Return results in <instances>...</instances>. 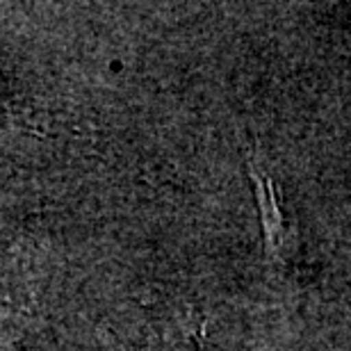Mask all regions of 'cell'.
<instances>
[{
	"mask_svg": "<svg viewBox=\"0 0 351 351\" xmlns=\"http://www.w3.org/2000/svg\"><path fill=\"white\" fill-rule=\"evenodd\" d=\"M251 176H254V180H256V196L263 208V226H265L267 242H269V249L276 247V251H278L280 244H283V215H280L271 180L258 169H254Z\"/></svg>",
	"mask_w": 351,
	"mask_h": 351,
	"instance_id": "6da1fadb",
	"label": "cell"
}]
</instances>
